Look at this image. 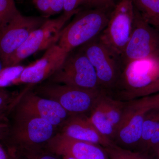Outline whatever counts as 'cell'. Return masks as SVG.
<instances>
[{"label":"cell","instance_id":"1","mask_svg":"<svg viewBox=\"0 0 159 159\" xmlns=\"http://www.w3.org/2000/svg\"><path fill=\"white\" fill-rule=\"evenodd\" d=\"M159 82V57L133 61L123 66L113 91L117 98L129 101L155 93Z\"/></svg>","mask_w":159,"mask_h":159},{"label":"cell","instance_id":"2","mask_svg":"<svg viewBox=\"0 0 159 159\" xmlns=\"http://www.w3.org/2000/svg\"><path fill=\"white\" fill-rule=\"evenodd\" d=\"M55 128L41 118L15 116L10 131L11 144L8 148L22 156L43 150L55 135Z\"/></svg>","mask_w":159,"mask_h":159},{"label":"cell","instance_id":"3","mask_svg":"<svg viewBox=\"0 0 159 159\" xmlns=\"http://www.w3.org/2000/svg\"><path fill=\"white\" fill-rule=\"evenodd\" d=\"M76 15L62 29L57 44L69 54L98 36L106 27L110 14L107 9H92Z\"/></svg>","mask_w":159,"mask_h":159},{"label":"cell","instance_id":"4","mask_svg":"<svg viewBox=\"0 0 159 159\" xmlns=\"http://www.w3.org/2000/svg\"><path fill=\"white\" fill-rule=\"evenodd\" d=\"M103 89H85L57 84H45L36 89L35 93L52 99L61 105L71 116H89L102 95Z\"/></svg>","mask_w":159,"mask_h":159},{"label":"cell","instance_id":"5","mask_svg":"<svg viewBox=\"0 0 159 159\" xmlns=\"http://www.w3.org/2000/svg\"><path fill=\"white\" fill-rule=\"evenodd\" d=\"M135 9L132 0H120L110 15L105 29L99 34L101 43L120 57L130 39Z\"/></svg>","mask_w":159,"mask_h":159},{"label":"cell","instance_id":"6","mask_svg":"<svg viewBox=\"0 0 159 159\" xmlns=\"http://www.w3.org/2000/svg\"><path fill=\"white\" fill-rule=\"evenodd\" d=\"M77 13H65L53 19L46 20L39 27L32 31L25 43L9 57L4 66H16L27 57L38 51L47 50L56 44L66 23Z\"/></svg>","mask_w":159,"mask_h":159},{"label":"cell","instance_id":"7","mask_svg":"<svg viewBox=\"0 0 159 159\" xmlns=\"http://www.w3.org/2000/svg\"><path fill=\"white\" fill-rule=\"evenodd\" d=\"M50 83L85 89H102L97 73L83 51L69 54L61 66L49 78Z\"/></svg>","mask_w":159,"mask_h":159},{"label":"cell","instance_id":"8","mask_svg":"<svg viewBox=\"0 0 159 159\" xmlns=\"http://www.w3.org/2000/svg\"><path fill=\"white\" fill-rule=\"evenodd\" d=\"M99 35L81 46L80 50L84 52L94 67L101 87L110 93L119 80L122 64L120 57L101 43Z\"/></svg>","mask_w":159,"mask_h":159},{"label":"cell","instance_id":"9","mask_svg":"<svg viewBox=\"0 0 159 159\" xmlns=\"http://www.w3.org/2000/svg\"><path fill=\"white\" fill-rule=\"evenodd\" d=\"M155 57H159V30L146 22L135 9L131 35L120 57L122 68L133 61Z\"/></svg>","mask_w":159,"mask_h":159},{"label":"cell","instance_id":"10","mask_svg":"<svg viewBox=\"0 0 159 159\" xmlns=\"http://www.w3.org/2000/svg\"><path fill=\"white\" fill-rule=\"evenodd\" d=\"M149 110L144 97L126 101L122 120L116 131L114 144L136 151L145 113Z\"/></svg>","mask_w":159,"mask_h":159},{"label":"cell","instance_id":"11","mask_svg":"<svg viewBox=\"0 0 159 159\" xmlns=\"http://www.w3.org/2000/svg\"><path fill=\"white\" fill-rule=\"evenodd\" d=\"M15 116L38 117L45 119L55 128L62 127L71 115L59 103L33 92L26 93L16 104Z\"/></svg>","mask_w":159,"mask_h":159},{"label":"cell","instance_id":"12","mask_svg":"<svg viewBox=\"0 0 159 159\" xmlns=\"http://www.w3.org/2000/svg\"><path fill=\"white\" fill-rule=\"evenodd\" d=\"M45 20L42 17L25 16L20 12L0 31V59L3 66Z\"/></svg>","mask_w":159,"mask_h":159},{"label":"cell","instance_id":"13","mask_svg":"<svg viewBox=\"0 0 159 159\" xmlns=\"http://www.w3.org/2000/svg\"><path fill=\"white\" fill-rule=\"evenodd\" d=\"M69 54L58 44L51 46L42 57L24 68L10 84H36L49 79L61 66Z\"/></svg>","mask_w":159,"mask_h":159},{"label":"cell","instance_id":"14","mask_svg":"<svg viewBox=\"0 0 159 159\" xmlns=\"http://www.w3.org/2000/svg\"><path fill=\"white\" fill-rule=\"evenodd\" d=\"M45 149L57 155L70 156L76 159H110L101 145L71 139L61 133L54 135Z\"/></svg>","mask_w":159,"mask_h":159},{"label":"cell","instance_id":"15","mask_svg":"<svg viewBox=\"0 0 159 159\" xmlns=\"http://www.w3.org/2000/svg\"><path fill=\"white\" fill-rule=\"evenodd\" d=\"M61 127V133L71 139L94 143L103 147L114 143L97 130L88 116H71Z\"/></svg>","mask_w":159,"mask_h":159},{"label":"cell","instance_id":"16","mask_svg":"<svg viewBox=\"0 0 159 159\" xmlns=\"http://www.w3.org/2000/svg\"><path fill=\"white\" fill-rule=\"evenodd\" d=\"M107 92H105L98 100L91 111L89 118L97 130L102 135L114 143L116 130L107 117L103 101V96Z\"/></svg>","mask_w":159,"mask_h":159},{"label":"cell","instance_id":"17","mask_svg":"<svg viewBox=\"0 0 159 159\" xmlns=\"http://www.w3.org/2000/svg\"><path fill=\"white\" fill-rule=\"evenodd\" d=\"M159 122V108L151 109L145 113L141 139L136 151L145 153L148 143Z\"/></svg>","mask_w":159,"mask_h":159},{"label":"cell","instance_id":"18","mask_svg":"<svg viewBox=\"0 0 159 159\" xmlns=\"http://www.w3.org/2000/svg\"><path fill=\"white\" fill-rule=\"evenodd\" d=\"M143 20L159 30V0H132Z\"/></svg>","mask_w":159,"mask_h":159},{"label":"cell","instance_id":"19","mask_svg":"<svg viewBox=\"0 0 159 159\" xmlns=\"http://www.w3.org/2000/svg\"><path fill=\"white\" fill-rule=\"evenodd\" d=\"M104 107L107 117L116 131L122 120L126 101L119 100L107 92L103 96Z\"/></svg>","mask_w":159,"mask_h":159},{"label":"cell","instance_id":"20","mask_svg":"<svg viewBox=\"0 0 159 159\" xmlns=\"http://www.w3.org/2000/svg\"><path fill=\"white\" fill-rule=\"evenodd\" d=\"M104 148L110 159H150L147 154L125 149L114 143Z\"/></svg>","mask_w":159,"mask_h":159},{"label":"cell","instance_id":"21","mask_svg":"<svg viewBox=\"0 0 159 159\" xmlns=\"http://www.w3.org/2000/svg\"><path fill=\"white\" fill-rule=\"evenodd\" d=\"M19 12L15 0H0V31Z\"/></svg>","mask_w":159,"mask_h":159},{"label":"cell","instance_id":"22","mask_svg":"<svg viewBox=\"0 0 159 159\" xmlns=\"http://www.w3.org/2000/svg\"><path fill=\"white\" fill-rule=\"evenodd\" d=\"M17 99L3 90H0V122L6 123V117L14 107Z\"/></svg>","mask_w":159,"mask_h":159},{"label":"cell","instance_id":"23","mask_svg":"<svg viewBox=\"0 0 159 159\" xmlns=\"http://www.w3.org/2000/svg\"><path fill=\"white\" fill-rule=\"evenodd\" d=\"M17 67L5 68L0 71V87L10 84L11 80L19 75L23 68Z\"/></svg>","mask_w":159,"mask_h":159},{"label":"cell","instance_id":"24","mask_svg":"<svg viewBox=\"0 0 159 159\" xmlns=\"http://www.w3.org/2000/svg\"><path fill=\"white\" fill-rule=\"evenodd\" d=\"M86 2L87 0H64V13H78L80 11V6Z\"/></svg>","mask_w":159,"mask_h":159},{"label":"cell","instance_id":"25","mask_svg":"<svg viewBox=\"0 0 159 159\" xmlns=\"http://www.w3.org/2000/svg\"><path fill=\"white\" fill-rule=\"evenodd\" d=\"M86 5L92 9H108L115 6V0H87Z\"/></svg>","mask_w":159,"mask_h":159},{"label":"cell","instance_id":"26","mask_svg":"<svg viewBox=\"0 0 159 159\" xmlns=\"http://www.w3.org/2000/svg\"><path fill=\"white\" fill-rule=\"evenodd\" d=\"M51 0H33L34 6L46 16H51Z\"/></svg>","mask_w":159,"mask_h":159},{"label":"cell","instance_id":"27","mask_svg":"<svg viewBox=\"0 0 159 159\" xmlns=\"http://www.w3.org/2000/svg\"><path fill=\"white\" fill-rule=\"evenodd\" d=\"M48 152H45L43 150L22 156L29 159H58L56 156H54V154L51 153L48 151Z\"/></svg>","mask_w":159,"mask_h":159},{"label":"cell","instance_id":"28","mask_svg":"<svg viewBox=\"0 0 159 159\" xmlns=\"http://www.w3.org/2000/svg\"><path fill=\"white\" fill-rule=\"evenodd\" d=\"M144 97L149 109L159 108V93Z\"/></svg>","mask_w":159,"mask_h":159},{"label":"cell","instance_id":"29","mask_svg":"<svg viewBox=\"0 0 159 159\" xmlns=\"http://www.w3.org/2000/svg\"><path fill=\"white\" fill-rule=\"evenodd\" d=\"M64 0H51V15L57 14L63 11Z\"/></svg>","mask_w":159,"mask_h":159},{"label":"cell","instance_id":"30","mask_svg":"<svg viewBox=\"0 0 159 159\" xmlns=\"http://www.w3.org/2000/svg\"><path fill=\"white\" fill-rule=\"evenodd\" d=\"M147 154L150 159H159V144L152 148Z\"/></svg>","mask_w":159,"mask_h":159},{"label":"cell","instance_id":"31","mask_svg":"<svg viewBox=\"0 0 159 159\" xmlns=\"http://www.w3.org/2000/svg\"><path fill=\"white\" fill-rule=\"evenodd\" d=\"M7 153H8L9 159H29L25 157L24 158V156L16 153L11 148H8Z\"/></svg>","mask_w":159,"mask_h":159},{"label":"cell","instance_id":"32","mask_svg":"<svg viewBox=\"0 0 159 159\" xmlns=\"http://www.w3.org/2000/svg\"><path fill=\"white\" fill-rule=\"evenodd\" d=\"M7 128L6 123L0 122V139H3L7 134Z\"/></svg>","mask_w":159,"mask_h":159},{"label":"cell","instance_id":"33","mask_svg":"<svg viewBox=\"0 0 159 159\" xmlns=\"http://www.w3.org/2000/svg\"><path fill=\"white\" fill-rule=\"evenodd\" d=\"M0 159H9L8 153L0 144Z\"/></svg>","mask_w":159,"mask_h":159},{"label":"cell","instance_id":"34","mask_svg":"<svg viewBox=\"0 0 159 159\" xmlns=\"http://www.w3.org/2000/svg\"><path fill=\"white\" fill-rule=\"evenodd\" d=\"M62 157L63 159H76L73 157L70 156H63Z\"/></svg>","mask_w":159,"mask_h":159},{"label":"cell","instance_id":"35","mask_svg":"<svg viewBox=\"0 0 159 159\" xmlns=\"http://www.w3.org/2000/svg\"><path fill=\"white\" fill-rule=\"evenodd\" d=\"M159 93V82L157 84L156 86V87L155 89V93Z\"/></svg>","mask_w":159,"mask_h":159}]
</instances>
